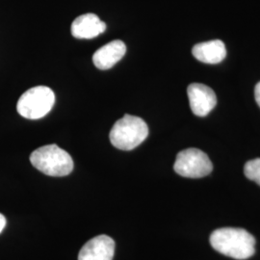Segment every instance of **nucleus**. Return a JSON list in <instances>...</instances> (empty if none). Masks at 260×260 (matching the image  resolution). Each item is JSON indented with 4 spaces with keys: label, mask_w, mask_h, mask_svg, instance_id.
Masks as SVG:
<instances>
[{
    "label": "nucleus",
    "mask_w": 260,
    "mask_h": 260,
    "mask_svg": "<svg viewBox=\"0 0 260 260\" xmlns=\"http://www.w3.org/2000/svg\"><path fill=\"white\" fill-rule=\"evenodd\" d=\"M209 241L215 251L234 259H248L255 251L254 237L238 228L218 229L211 233Z\"/></svg>",
    "instance_id": "f257e3e1"
},
{
    "label": "nucleus",
    "mask_w": 260,
    "mask_h": 260,
    "mask_svg": "<svg viewBox=\"0 0 260 260\" xmlns=\"http://www.w3.org/2000/svg\"><path fill=\"white\" fill-rule=\"evenodd\" d=\"M31 164L50 177H65L74 170L72 156L57 145H47L34 150L30 155Z\"/></svg>",
    "instance_id": "f03ea898"
},
{
    "label": "nucleus",
    "mask_w": 260,
    "mask_h": 260,
    "mask_svg": "<svg viewBox=\"0 0 260 260\" xmlns=\"http://www.w3.org/2000/svg\"><path fill=\"white\" fill-rule=\"evenodd\" d=\"M149 135L146 121L136 116L124 115L113 125L110 131L112 145L121 150H132L140 146Z\"/></svg>",
    "instance_id": "7ed1b4c3"
},
{
    "label": "nucleus",
    "mask_w": 260,
    "mask_h": 260,
    "mask_svg": "<svg viewBox=\"0 0 260 260\" xmlns=\"http://www.w3.org/2000/svg\"><path fill=\"white\" fill-rule=\"evenodd\" d=\"M55 103L53 91L46 86H37L29 89L19 98L17 109L19 115L29 120H38L45 117Z\"/></svg>",
    "instance_id": "20e7f679"
},
{
    "label": "nucleus",
    "mask_w": 260,
    "mask_h": 260,
    "mask_svg": "<svg viewBox=\"0 0 260 260\" xmlns=\"http://www.w3.org/2000/svg\"><path fill=\"white\" fill-rule=\"evenodd\" d=\"M174 170L181 177L201 178L208 176L212 172L213 165L203 150L187 149L178 152Z\"/></svg>",
    "instance_id": "39448f33"
},
{
    "label": "nucleus",
    "mask_w": 260,
    "mask_h": 260,
    "mask_svg": "<svg viewBox=\"0 0 260 260\" xmlns=\"http://www.w3.org/2000/svg\"><path fill=\"white\" fill-rule=\"evenodd\" d=\"M190 108L196 116L205 117L212 111L217 103L213 90L205 84L193 83L187 89Z\"/></svg>",
    "instance_id": "423d86ee"
},
{
    "label": "nucleus",
    "mask_w": 260,
    "mask_h": 260,
    "mask_svg": "<svg viewBox=\"0 0 260 260\" xmlns=\"http://www.w3.org/2000/svg\"><path fill=\"white\" fill-rule=\"evenodd\" d=\"M114 253L115 241L107 235H99L84 245L78 260H112Z\"/></svg>",
    "instance_id": "0eeeda50"
},
{
    "label": "nucleus",
    "mask_w": 260,
    "mask_h": 260,
    "mask_svg": "<svg viewBox=\"0 0 260 260\" xmlns=\"http://www.w3.org/2000/svg\"><path fill=\"white\" fill-rule=\"evenodd\" d=\"M125 52L126 47L123 42L120 40L112 41L93 53V64L100 70H109L121 60Z\"/></svg>",
    "instance_id": "6e6552de"
},
{
    "label": "nucleus",
    "mask_w": 260,
    "mask_h": 260,
    "mask_svg": "<svg viewBox=\"0 0 260 260\" xmlns=\"http://www.w3.org/2000/svg\"><path fill=\"white\" fill-rule=\"evenodd\" d=\"M106 30V24L94 14L79 16L72 24V34L77 39H93Z\"/></svg>",
    "instance_id": "1a4fd4ad"
},
{
    "label": "nucleus",
    "mask_w": 260,
    "mask_h": 260,
    "mask_svg": "<svg viewBox=\"0 0 260 260\" xmlns=\"http://www.w3.org/2000/svg\"><path fill=\"white\" fill-rule=\"evenodd\" d=\"M192 53L197 60L205 64H219L226 56L225 46L220 40H213L196 45Z\"/></svg>",
    "instance_id": "9d476101"
},
{
    "label": "nucleus",
    "mask_w": 260,
    "mask_h": 260,
    "mask_svg": "<svg viewBox=\"0 0 260 260\" xmlns=\"http://www.w3.org/2000/svg\"><path fill=\"white\" fill-rule=\"evenodd\" d=\"M245 176L260 186V158L250 160L244 167Z\"/></svg>",
    "instance_id": "9b49d317"
},
{
    "label": "nucleus",
    "mask_w": 260,
    "mask_h": 260,
    "mask_svg": "<svg viewBox=\"0 0 260 260\" xmlns=\"http://www.w3.org/2000/svg\"><path fill=\"white\" fill-rule=\"evenodd\" d=\"M254 96H255V101L260 107V82L256 84L255 89H254Z\"/></svg>",
    "instance_id": "f8f14e48"
},
{
    "label": "nucleus",
    "mask_w": 260,
    "mask_h": 260,
    "mask_svg": "<svg viewBox=\"0 0 260 260\" xmlns=\"http://www.w3.org/2000/svg\"><path fill=\"white\" fill-rule=\"evenodd\" d=\"M5 225H6V218L0 213V233L3 232Z\"/></svg>",
    "instance_id": "ddd939ff"
}]
</instances>
